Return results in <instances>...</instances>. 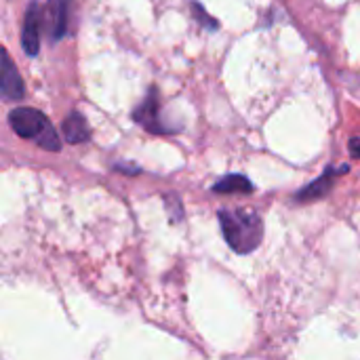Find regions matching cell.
<instances>
[{"label":"cell","instance_id":"5b68a950","mask_svg":"<svg viewBox=\"0 0 360 360\" xmlns=\"http://www.w3.org/2000/svg\"><path fill=\"white\" fill-rule=\"evenodd\" d=\"M72 0H46L44 8V25L51 42H59L68 32V15Z\"/></svg>","mask_w":360,"mask_h":360},{"label":"cell","instance_id":"ba28073f","mask_svg":"<svg viewBox=\"0 0 360 360\" xmlns=\"http://www.w3.org/2000/svg\"><path fill=\"white\" fill-rule=\"evenodd\" d=\"M61 131H63V137L68 143H84L91 139V129L84 120L82 114L78 112H72L65 116L63 124H61Z\"/></svg>","mask_w":360,"mask_h":360},{"label":"cell","instance_id":"7a4b0ae2","mask_svg":"<svg viewBox=\"0 0 360 360\" xmlns=\"http://www.w3.org/2000/svg\"><path fill=\"white\" fill-rule=\"evenodd\" d=\"M8 124L19 137L32 139L34 143H38L40 148H44L49 152H59L61 150V141H59L55 129L51 127L49 118L42 112L34 110V108H15V110H11Z\"/></svg>","mask_w":360,"mask_h":360},{"label":"cell","instance_id":"8992f818","mask_svg":"<svg viewBox=\"0 0 360 360\" xmlns=\"http://www.w3.org/2000/svg\"><path fill=\"white\" fill-rule=\"evenodd\" d=\"M0 93L4 99L8 101H17L23 97L25 93V86H23V80H21V74L19 70L15 68V63L11 61L8 53L2 51V68H0Z\"/></svg>","mask_w":360,"mask_h":360},{"label":"cell","instance_id":"3957f363","mask_svg":"<svg viewBox=\"0 0 360 360\" xmlns=\"http://www.w3.org/2000/svg\"><path fill=\"white\" fill-rule=\"evenodd\" d=\"M133 120L154 135L175 133V129L167 127L160 118V97H158V89H154V86L148 91L146 99L133 110Z\"/></svg>","mask_w":360,"mask_h":360},{"label":"cell","instance_id":"52a82bcc","mask_svg":"<svg viewBox=\"0 0 360 360\" xmlns=\"http://www.w3.org/2000/svg\"><path fill=\"white\" fill-rule=\"evenodd\" d=\"M340 173H348V165H344V167H340V169H335V167H329L327 171H325V175H321L319 179H314L312 184H308L306 188H302L297 194H295V200H314V198H321V196H327L329 192H331V188H333V179H335V175H340Z\"/></svg>","mask_w":360,"mask_h":360},{"label":"cell","instance_id":"6da1fadb","mask_svg":"<svg viewBox=\"0 0 360 360\" xmlns=\"http://www.w3.org/2000/svg\"><path fill=\"white\" fill-rule=\"evenodd\" d=\"M217 219L221 224L228 247L240 255L253 253L264 238V221L253 209H219Z\"/></svg>","mask_w":360,"mask_h":360},{"label":"cell","instance_id":"9c48e42d","mask_svg":"<svg viewBox=\"0 0 360 360\" xmlns=\"http://www.w3.org/2000/svg\"><path fill=\"white\" fill-rule=\"evenodd\" d=\"M253 190V181H249L240 173H230L213 186L215 194H251Z\"/></svg>","mask_w":360,"mask_h":360},{"label":"cell","instance_id":"30bf717a","mask_svg":"<svg viewBox=\"0 0 360 360\" xmlns=\"http://www.w3.org/2000/svg\"><path fill=\"white\" fill-rule=\"evenodd\" d=\"M192 11H194V15L198 17L200 25H205V27H209V30H217V21H215V19H211V17L200 8V4H198V2H194V4H192Z\"/></svg>","mask_w":360,"mask_h":360},{"label":"cell","instance_id":"277c9868","mask_svg":"<svg viewBox=\"0 0 360 360\" xmlns=\"http://www.w3.org/2000/svg\"><path fill=\"white\" fill-rule=\"evenodd\" d=\"M44 21V13L40 11L38 2H30L23 19V30H21V46L30 57H36L40 51V27Z\"/></svg>","mask_w":360,"mask_h":360},{"label":"cell","instance_id":"8fae6325","mask_svg":"<svg viewBox=\"0 0 360 360\" xmlns=\"http://www.w3.org/2000/svg\"><path fill=\"white\" fill-rule=\"evenodd\" d=\"M348 150H350V156L352 158H360V135H354L348 143Z\"/></svg>","mask_w":360,"mask_h":360}]
</instances>
